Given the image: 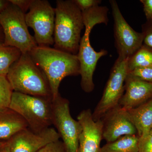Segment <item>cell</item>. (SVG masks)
I'll return each mask as SVG.
<instances>
[{"instance_id": "1", "label": "cell", "mask_w": 152, "mask_h": 152, "mask_svg": "<svg viewBox=\"0 0 152 152\" xmlns=\"http://www.w3.org/2000/svg\"><path fill=\"white\" fill-rule=\"evenodd\" d=\"M29 54L46 76L53 100L59 94V88L63 79L80 75V63L77 55L50 47L39 46L36 47Z\"/></svg>"}, {"instance_id": "2", "label": "cell", "mask_w": 152, "mask_h": 152, "mask_svg": "<svg viewBox=\"0 0 152 152\" xmlns=\"http://www.w3.org/2000/svg\"><path fill=\"white\" fill-rule=\"evenodd\" d=\"M55 48L75 55L78 52L84 27L82 11L73 0H58L55 8Z\"/></svg>"}, {"instance_id": "3", "label": "cell", "mask_w": 152, "mask_h": 152, "mask_svg": "<svg viewBox=\"0 0 152 152\" xmlns=\"http://www.w3.org/2000/svg\"><path fill=\"white\" fill-rule=\"evenodd\" d=\"M7 78L14 91L53 99L46 76L29 53L22 54L10 68Z\"/></svg>"}, {"instance_id": "4", "label": "cell", "mask_w": 152, "mask_h": 152, "mask_svg": "<svg viewBox=\"0 0 152 152\" xmlns=\"http://www.w3.org/2000/svg\"><path fill=\"white\" fill-rule=\"evenodd\" d=\"M52 100L14 91L9 108L20 115L31 129L40 132L53 125Z\"/></svg>"}, {"instance_id": "5", "label": "cell", "mask_w": 152, "mask_h": 152, "mask_svg": "<svg viewBox=\"0 0 152 152\" xmlns=\"http://www.w3.org/2000/svg\"><path fill=\"white\" fill-rule=\"evenodd\" d=\"M25 16L26 14L10 3L0 14V24L5 45L18 49L22 53H29L38 46L28 30Z\"/></svg>"}, {"instance_id": "6", "label": "cell", "mask_w": 152, "mask_h": 152, "mask_svg": "<svg viewBox=\"0 0 152 152\" xmlns=\"http://www.w3.org/2000/svg\"><path fill=\"white\" fill-rule=\"evenodd\" d=\"M55 17V8L48 1L33 0L25 18L28 26L34 30L38 46L54 45Z\"/></svg>"}, {"instance_id": "7", "label": "cell", "mask_w": 152, "mask_h": 152, "mask_svg": "<svg viewBox=\"0 0 152 152\" xmlns=\"http://www.w3.org/2000/svg\"><path fill=\"white\" fill-rule=\"evenodd\" d=\"M53 103V125L61 138L67 152H77L81 125L71 115L69 102L59 94Z\"/></svg>"}, {"instance_id": "8", "label": "cell", "mask_w": 152, "mask_h": 152, "mask_svg": "<svg viewBox=\"0 0 152 152\" xmlns=\"http://www.w3.org/2000/svg\"><path fill=\"white\" fill-rule=\"evenodd\" d=\"M128 60L118 57L115 62L102 98L92 113L95 121L101 119L108 112L118 105L124 92V83L128 74Z\"/></svg>"}, {"instance_id": "9", "label": "cell", "mask_w": 152, "mask_h": 152, "mask_svg": "<svg viewBox=\"0 0 152 152\" xmlns=\"http://www.w3.org/2000/svg\"><path fill=\"white\" fill-rule=\"evenodd\" d=\"M110 3L113 17L115 45L118 58L129 59L142 45L143 35L128 23L115 1L111 0Z\"/></svg>"}, {"instance_id": "10", "label": "cell", "mask_w": 152, "mask_h": 152, "mask_svg": "<svg viewBox=\"0 0 152 152\" xmlns=\"http://www.w3.org/2000/svg\"><path fill=\"white\" fill-rule=\"evenodd\" d=\"M91 30L85 28L84 34L81 38L77 56L80 66L81 87L85 92H91L95 85L93 81V75L98 61L107 54L108 52L102 49L96 52L91 45L90 35Z\"/></svg>"}, {"instance_id": "11", "label": "cell", "mask_w": 152, "mask_h": 152, "mask_svg": "<svg viewBox=\"0 0 152 152\" xmlns=\"http://www.w3.org/2000/svg\"><path fill=\"white\" fill-rule=\"evenodd\" d=\"M54 128L35 132L28 127L19 132L7 142L10 152H37L44 146L60 140Z\"/></svg>"}, {"instance_id": "12", "label": "cell", "mask_w": 152, "mask_h": 152, "mask_svg": "<svg viewBox=\"0 0 152 152\" xmlns=\"http://www.w3.org/2000/svg\"><path fill=\"white\" fill-rule=\"evenodd\" d=\"M101 119L103 121V139L107 143L125 135H137L128 111L119 105L108 112Z\"/></svg>"}, {"instance_id": "13", "label": "cell", "mask_w": 152, "mask_h": 152, "mask_svg": "<svg viewBox=\"0 0 152 152\" xmlns=\"http://www.w3.org/2000/svg\"><path fill=\"white\" fill-rule=\"evenodd\" d=\"M77 119L82 128L77 152H100L101 142L103 139L102 120L95 121L89 109L82 111Z\"/></svg>"}, {"instance_id": "14", "label": "cell", "mask_w": 152, "mask_h": 152, "mask_svg": "<svg viewBox=\"0 0 152 152\" xmlns=\"http://www.w3.org/2000/svg\"><path fill=\"white\" fill-rule=\"evenodd\" d=\"M152 99V83L128 74L124 85V92L119 105L129 110Z\"/></svg>"}, {"instance_id": "15", "label": "cell", "mask_w": 152, "mask_h": 152, "mask_svg": "<svg viewBox=\"0 0 152 152\" xmlns=\"http://www.w3.org/2000/svg\"><path fill=\"white\" fill-rule=\"evenodd\" d=\"M28 127L25 120L11 109L0 112V141L7 142L19 132Z\"/></svg>"}, {"instance_id": "16", "label": "cell", "mask_w": 152, "mask_h": 152, "mask_svg": "<svg viewBox=\"0 0 152 152\" xmlns=\"http://www.w3.org/2000/svg\"><path fill=\"white\" fill-rule=\"evenodd\" d=\"M127 111L139 137L151 132L152 128V99Z\"/></svg>"}, {"instance_id": "17", "label": "cell", "mask_w": 152, "mask_h": 152, "mask_svg": "<svg viewBox=\"0 0 152 152\" xmlns=\"http://www.w3.org/2000/svg\"><path fill=\"white\" fill-rule=\"evenodd\" d=\"M138 142L137 135L124 136L107 143L101 148L100 152H138Z\"/></svg>"}, {"instance_id": "18", "label": "cell", "mask_w": 152, "mask_h": 152, "mask_svg": "<svg viewBox=\"0 0 152 152\" xmlns=\"http://www.w3.org/2000/svg\"><path fill=\"white\" fill-rule=\"evenodd\" d=\"M22 54L17 48L0 43V76L7 77L10 68Z\"/></svg>"}, {"instance_id": "19", "label": "cell", "mask_w": 152, "mask_h": 152, "mask_svg": "<svg viewBox=\"0 0 152 152\" xmlns=\"http://www.w3.org/2000/svg\"><path fill=\"white\" fill-rule=\"evenodd\" d=\"M108 10L107 7L98 6L82 12L85 28L92 30L98 24H107Z\"/></svg>"}, {"instance_id": "20", "label": "cell", "mask_w": 152, "mask_h": 152, "mask_svg": "<svg viewBox=\"0 0 152 152\" xmlns=\"http://www.w3.org/2000/svg\"><path fill=\"white\" fill-rule=\"evenodd\" d=\"M149 66H152V50L143 45L128 59V73L135 69Z\"/></svg>"}, {"instance_id": "21", "label": "cell", "mask_w": 152, "mask_h": 152, "mask_svg": "<svg viewBox=\"0 0 152 152\" xmlns=\"http://www.w3.org/2000/svg\"><path fill=\"white\" fill-rule=\"evenodd\" d=\"M13 92L7 77L0 76V112L9 108Z\"/></svg>"}, {"instance_id": "22", "label": "cell", "mask_w": 152, "mask_h": 152, "mask_svg": "<svg viewBox=\"0 0 152 152\" xmlns=\"http://www.w3.org/2000/svg\"><path fill=\"white\" fill-rule=\"evenodd\" d=\"M128 74L134 76L144 81L152 83V66L135 69Z\"/></svg>"}, {"instance_id": "23", "label": "cell", "mask_w": 152, "mask_h": 152, "mask_svg": "<svg viewBox=\"0 0 152 152\" xmlns=\"http://www.w3.org/2000/svg\"><path fill=\"white\" fill-rule=\"evenodd\" d=\"M142 32L143 35V44L152 50V18L147 20L142 26Z\"/></svg>"}, {"instance_id": "24", "label": "cell", "mask_w": 152, "mask_h": 152, "mask_svg": "<svg viewBox=\"0 0 152 152\" xmlns=\"http://www.w3.org/2000/svg\"><path fill=\"white\" fill-rule=\"evenodd\" d=\"M37 152H67L62 141L60 140L49 143Z\"/></svg>"}, {"instance_id": "25", "label": "cell", "mask_w": 152, "mask_h": 152, "mask_svg": "<svg viewBox=\"0 0 152 152\" xmlns=\"http://www.w3.org/2000/svg\"><path fill=\"white\" fill-rule=\"evenodd\" d=\"M138 152H152V133L139 137Z\"/></svg>"}, {"instance_id": "26", "label": "cell", "mask_w": 152, "mask_h": 152, "mask_svg": "<svg viewBox=\"0 0 152 152\" xmlns=\"http://www.w3.org/2000/svg\"><path fill=\"white\" fill-rule=\"evenodd\" d=\"M74 2L82 12L99 6L100 0H73Z\"/></svg>"}, {"instance_id": "27", "label": "cell", "mask_w": 152, "mask_h": 152, "mask_svg": "<svg viewBox=\"0 0 152 152\" xmlns=\"http://www.w3.org/2000/svg\"><path fill=\"white\" fill-rule=\"evenodd\" d=\"M10 2L16 6L23 12H26L29 10L33 0H9Z\"/></svg>"}, {"instance_id": "28", "label": "cell", "mask_w": 152, "mask_h": 152, "mask_svg": "<svg viewBox=\"0 0 152 152\" xmlns=\"http://www.w3.org/2000/svg\"><path fill=\"white\" fill-rule=\"evenodd\" d=\"M147 20L152 18V0H141Z\"/></svg>"}, {"instance_id": "29", "label": "cell", "mask_w": 152, "mask_h": 152, "mask_svg": "<svg viewBox=\"0 0 152 152\" xmlns=\"http://www.w3.org/2000/svg\"><path fill=\"white\" fill-rule=\"evenodd\" d=\"M10 4L9 0H0V14Z\"/></svg>"}, {"instance_id": "30", "label": "cell", "mask_w": 152, "mask_h": 152, "mask_svg": "<svg viewBox=\"0 0 152 152\" xmlns=\"http://www.w3.org/2000/svg\"><path fill=\"white\" fill-rule=\"evenodd\" d=\"M4 31L1 26L0 24V43H4Z\"/></svg>"}, {"instance_id": "31", "label": "cell", "mask_w": 152, "mask_h": 152, "mask_svg": "<svg viewBox=\"0 0 152 152\" xmlns=\"http://www.w3.org/2000/svg\"><path fill=\"white\" fill-rule=\"evenodd\" d=\"M0 152H10L8 145L7 143V142H6L5 144L0 149Z\"/></svg>"}, {"instance_id": "32", "label": "cell", "mask_w": 152, "mask_h": 152, "mask_svg": "<svg viewBox=\"0 0 152 152\" xmlns=\"http://www.w3.org/2000/svg\"><path fill=\"white\" fill-rule=\"evenodd\" d=\"M6 142L0 141V149L5 144Z\"/></svg>"}, {"instance_id": "33", "label": "cell", "mask_w": 152, "mask_h": 152, "mask_svg": "<svg viewBox=\"0 0 152 152\" xmlns=\"http://www.w3.org/2000/svg\"><path fill=\"white\" fill-rule=\"evenodd\" d=\"M151 132L152 133V129H151Z\"/></svg>"}]
</instances>
